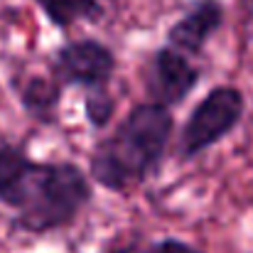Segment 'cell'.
Wrapping results in <instances>:
<instances>
[{
  "mask_svg": "<svg viewBox=\"0 0 253 253\" xmlns=\"http://www.w3.org/2000/svg\"><path fill=\"white\" fill-rule=\"evenodd\" d=\"M91 199V179L79 165L37 163L17 145H0V204L15 211L17 231L35 236L62 231Z\"/></svg>",
  "mask_w": 253,
  "mask_h": 253,
  "instance_id": "obj_1",
  "label": "cell"
},
{
  "mask_svg": "<svg viewBox=\"0 0 253 253\" xmlns=\"http://www.w3.org/2000/svg\"><path fill=\"white\" fill-rule=\"evenodd\" d=\"M174 133V116L165 106L135 103L111 135L101 138L88 158V179L108 192H128L148 182L163 165Z\"/></svg>",
  "mask_w": 253,
  "mask_h": 253,
  "instance_id": "obj_2",
  "label": "cell"
},
{
  "mask_svg": "<svg viewBox=\"0 0 253 253\" xmlns=\"http://www.w3.org/2000/svg\"><path fill=\"white\" fill-rule=\"evenodd\" d=\"M246 113V96L236 86H214L189 111L179 133V158L194 160L231 135Z\"/></svg>",
  "mask_w": 253,
  "mask_h": 253,
  "instance_id": "obj_3",
  "label": "cell"
},
{
  "mask_svg": "<svg viewBox=\"0 0 253 253\" xmlns=\"http://www.w3.org/2000/svg\"><path fill=\"white\" fill-rule=\"evenodd\" d=\"M116 69L118 62L113 49L93 37L64 42L52 54L49 62V72L62 84V88H82V91L108 88Z\"/></svg>",
  "mask_w": 253,
  "mask_h": 253,
  "instance_id": "obj_4",
  "label": "cell"
},
{
  "mask_svg": "<svg viewBox=\"0 0 253 253\" xmlns=\"http://www.w3.org/2000/svg\"><path fill=\"white\" fill-rule=\"evenodd\" d=\"M199 82H202V69L192 62V57L172 49L168 44L158 47L145 64L143 86L148 101L165 106L169 111L182 106L199 86Z\"/></svg>",
  "mask_w": 253,
  "mask_h": 253,
  "instance_id": "obj_5",
  "label": "cell"
},
{
  "mask_svg": "<svg viewBox=\"0 0 253 253\" xmlns=\"http://www.w3.org/2000/svg\"><path fill=\"white\" fill-rule=\"evenodd\" d=\"M226 10L221 0H194L177 22H172L168 30V47L187 54V57H199L209 40L224 27Z\"/></svg>",
  "mask_w": 253,
  "mask_h": 253,
  "instance_id": "obj_6",
  "label": "cell"
},
{
  "mask_svg": "<svg viewBox=\"0 0 253 253\" xmlns=\"http://www.w3.org/2000/svg\"><path fill=\"white\" fill-rule=\"evenodd\" d=\"M62 84L49 74V77H27L25 82L17 84V98L20 106L25 108V113L42 123V126H52L59 118V103H62Z\"/></svg>",
  "mask_w": 253,
  "mask_h": 253,
  "instance_id": "obj_7",
  "label": "cell"
},
{
  "mask_svg": "<svg viewBox=\"0 0 253 253\" xmlns=\"http://www.w3.org/2000/svg\"><path fill=\"white\" fill-rule=\"evenodd\" d=\"M54 30H69L77 22H98L106 15L101 0H35Z\"/></svg>",
  "mask_w": 253,
  "mask_h": 253,
  "instance_id": "obj_8",
  "label": "cell"
},
{
  "mask_svg": "<svg viewBox=\"0 0 253 253\" xmlns=\"http://www.w3.org/2000/svg\"><path fill=\"white\" fill-rule=\"evenodd\" d=\"M116 113V98L111 96L108 88H96L84 91V116L93 130H103L111 126Z\"/></svg>",
  "mask_w": 253,
  "mask_h": 253,
  "instance_id": "obj_9",
  "label": "cell"
},
{
  "mask_svg": "<svg viewBox=\"0 0 253 253\" xmlns=\"http://www.w3.org/2000/svg\"><path fill=\"white\" fill-rule=\"evenodd\" d=\"M111 253H204L199 251L197 246H192V244H187V241H182V239H160V241H153V244H148V246H121V249H113Z\"/></svg>",
  "mask_w": 253,
  "mask_h": 253,
  "instance_id": "obj_10",
  "label": "cell"
},
{
  "mask_svg": "<svg viewBox=\"0 0 253 253\" xmlns=\"http://www.w3.org/2000/svg\"><path fill=\"white\" fill-rule=\"evenodd\" d=\"M241 7H244V15H246V22L253 32V0H241Z\"/></svg>",
  "mask_w": 253,
  "mask_h": 253,
  "instance_id": "obj_11",
  "label": "cell"
}]
</instances>
